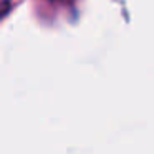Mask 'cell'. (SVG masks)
Returning a JSON list of instances; mask_svg holds the SVG:
<instances>
[{
	"mask_svg": "<svg viewBox=\"0 0 154 154\" xmlns=\"http://www.w3.org/2000/svg\"><path fill=\"white\" fill-rule=\"evenodd\" d=\"M12 7V0H0V18L5 17Z\"/></svg>",
	"mask_w": 154,
	"mask_h": 154,
	"instance_id": "6da1fadb",
	"label": "cell"
}]
</instances>
